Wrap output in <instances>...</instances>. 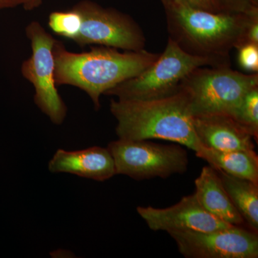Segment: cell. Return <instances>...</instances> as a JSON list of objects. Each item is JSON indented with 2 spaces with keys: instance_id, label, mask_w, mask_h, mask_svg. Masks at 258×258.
I'll list each match as a JSON object with an SVG mask.
<instances>
[{
  "instance_id": "obj_1",
  "label": "cell",
  "mask_w": 258,
  "mask_h": 258,
  "mask_svg": "<svg viewBox=\"0 0 258 258\" xmlns=\"http://www.w3.org/2000/svg\"><path fill=\"white\" fill-rule=\"evenodd\" d=\"M53 54L57 86L68 85L85 91L98 111L102 95L143 72L160 53L145 49L120 52L118 49L105 46L77 53L68 50L62 42L56 40Z\"/></svg>"
},
{
  "instance_id": "obj_2",
  "label": "cell",
  "mask_w": 258,
  "mask_h": 258,
  "mask_svg": "<svg viewBox=\"0 0 258 258\" xmlns=\"http://www.w3.org/2000/svg\"><path fill=\"white\" fill-rule=\"evenodd\" d=\"M171 40L191 55L230 66L231 50L245 43L252 14L196 9L172 0L164 6Z\"/></svg>"
},
{
  "instance_id": "obj_3",
  "label": "cell",
  "mask_w": 258,
  "mask_h": 258,
  "mask_svg": "<svg viewBox=\"0 0 258 258\" xmlns=\"http://www.w3.org/2000/svg\"><path fill=\"white\" fill-rule=\"evenodd\" d=\"M110 111L117 121L118 139L168 141L195 153L202 147L188 97L179 88L174 94L157 99H113Z\"/></svg>"
},
{
  "instance_id": "obj_4",
  "label": "cell",
  "mask_w": 258,
  "mask_h": 258,
  "mask_svg": "<svg viewBox=\"0 0 258 258\" xmlns=\"http://www.w3.org/2000/svg\"><path fill=\"white\" fill-rule=\"evenodd\" d=\"M258 87V74H244L230 66L194 70L179 85L195 115H234L246 93Z\"/></svg>"
},
{
  "instance_id": "obj_5",
  "label": "cell",
  "mask_w": 258,
  "mask_h": 258,
  "mask_svg": "<svg viewBox=\"0 0 258 258\" xmlns=\"http://www.w3.org/2000/svg\"><path fill=\"white\" fill-rule=\"evenodd\" d=\"M205 66H225L208 57L191 55L170 37L164 52L143 72L117 85L106 93L118 99L152 100L174 94L194 70Z\"/></svg>"
},
{
  "instance_id": "obj_6",
  "label": "cell",
  "mask_w": 258,
  "mask_h": 258,
  "mask_svg": "<svg viewBox=\"0 0 258 258\" xmlns=\"http://www.w3.org/2000/svg\"><path fill=\"white\" fill-rule=\"evenodd\" d=\"M107 148L114 160L116 175L138 181L184 174L189 165L187 152L179 144L118 139L110 142Z\"/></svg>"
},
{
  "instance_id": "obj_7",
  "label": "cell",
  "mask_w": 258,
  "mask_h": 258,
  "mask_svg": "<svg viewBox=\"0 0 258 258\" xmlns=\"http://www.w3.org/2000/svg\"><path fill=\"white\" fill-rule=\"evenodd\" d=\"M25 33L31 44L32 54L23 61L22 74L33 86L34 102L39 109L54 124H62L68 108L55 81L53 48L57 40L37 21L29 23Z\"/></svg>"
},
{
  "instance_id": "obj_8",
  "label": "cell",
  "mask_w": 258,
  "mask_h": 258,
  "mask_svg": "<svg viewBox=\"0 0 258 258\" xmlns=\"http://www.w3.org/2000/svg\"><path fill=\"white\" fill-rule=\"evenodd\" d=\"M74 9L82 19L81 30L74 41L80 46L98 45L125 51L144 50V32L128 15L91 1L81 2Z\"/></svg>"
},
{
  "instance_id": "obj_9",
  "label": "cell",
  "mask_w": 258,
  "mask_h": 258,
  "mask_svg": "<svg viewBox=\"0 0 258 258\" xmlns=\"http://www.w3.org/2000/svg\"><path fill=\"white\" fill-rule=\"evenodd\" d=\"M186 258H257V232L232 225L209 232H169Z\"/></svg>"
},
{
  "instance_id": "obj_10",
  "label": "cell",
  "mask_w": 258,
  "mask_h": 258,
  "mask_svg": "<svg viewBox=\"0 0 258 258\" xmlns=\"http://www.w3.org/2000/svg\"><path fill=\"white\" fill-rule=\"evenodd\" d=\"M142 217L150 230L172 232H209L232 226L219 220L204 209L195 193L166 208L138 207Z\"/></svg>"
},
{
  "instance_id": "obj_11",
  "label": "cell",
  "mask_w": 258,
  "mask_h": 258,
  "mask_svg": "<svg viewBox=\"0 0 258 258\" xmlns=\"http://www.w3.org/2000/svg\"><path fill=\"white\" fill-rule=\"evenodd\" d=\"M193 125L202 147L220 152L254 150L253 137L230 115H195Z\"/></svg>"
},
{
  "instance_id": "obj_12",
  "label": "cell",
  "mask_w": 258,
  "mask_h": 258,
  "mask_svg": "<svg viewBox=\"0 0 258 258\" xmlns=\"http://www.w3.org/2000/svg\"><path fill=\"white\" fill-rule=\"evenodd\" d=\"M52 173H67L105 181L115 174L114 160L108 148L91 147L77 151L57 149L48 163Z\"/></svg>"
},
{
  "instance_id": "obj_13",
  "label": "cell",
  "mask_w": 258,
  "mask_h": 258,
  "mask_svg": "<svg viewBox=\"0 0 258 258\" xmlns=\"http://www.w3.org/2000/svg\"><path fill=\"white\" fill-rule=\"evenodd\" d=\"M195 184V195L206 211L229 225H245L215 169L210 166H204Z\"/></svg>"
},
{
  "instance_id": "obj_14",
  "label": "cell",
  "mask_w": 258,
  "mask_h": 258,
  "mask_svg": "<svg viewBox=\"0 0 258 258\" xmlns=\"http://www.w3.org/2000/svg\"><path fill=\"white\" fill-rule=\"evenodd\" d=\"M195 154L216 170L258 184V157L254 150L220 152L202 147Z\"/></svg>"
},
{
  "instance_id": "obj_15",
  "label": "cell",
  "mask_w": 258,
  "mask_h": 258,
  "mask_svg": "<svg viewBox=\"0 0 258 258\" xmlns=\"http://www.w3.org/2000/svg\"><path fill=\"white\" fill-rule=\"evenodd\" d=\"M216 170V169H215ZM226 192L251 230L258 231V184L216 170Z\"/></svg>"
},
{
  "instance_id": "obj_16",
  "label": "cell",
  "mask_w": 258,
  "mask_h": 258,
  "mask_svg": "<svg viewBox=\"0 0 258 258\" xmlns=\"http://www.w3.org/2000/svg\"><path fill=\"white\" fill-rule=\"evenodd\" d=\"M232 117L253 137L257 143L258 87L252 88L246 93Z\"/></svg>"
},
{
  "instance_id": "obj_17",
  "label": "cell",
  "mask_w": 258,
  "mask_h": 258,
  "mask_svg": "<svg viewBox=\"0 0 258 258\" xmlns=\"http://www.w3.org/2000/svg\"><path fill=\"white\" fill-rule=\"evenodd\" d=\"M82 19L73 8L69 11H55L48 18V26L56 35L74 41L81 30Z\"/></svg>"
},
{
  "instance_id": "obj_18",
  "label": "cell",
  "mask_w": 258,
  "mask_h": 258,
  "mask_svg": "<svg viewBox=\"0 0 258 258\" xmlns=\"http://www.w3.org/2000/svg\"><path fill=\"white\" fill-rule=\"evenodd\" d=\"M236 49L237 50V61L241 69L250 74H257V44L247 42Z\"/></svg>"
},
{
  "instance_id": "obj_19",
  "label": "cell",
  "mask_w": 258,
  "mask_h": 258,
  "mask_svg": "<svg viewBox=\"0 0 258 258\" xmlns=\"http://www.w3.org/2000/svg\"><path fill=\"white\" fill-rule=\"evenodd\" d=\"M222 12L252 14L258 13V6L252 0H216Z\"/></svg>"
},
{
  "instance_id": "obj_20",
  "label": "cell",
  "mask_w": 258,
  "mask_h": 258,
  "mask_svg": "<svg viewBox=\"0 0 258 258\" xmlns=\"http://www.w3.org/2000/svg\"><path fill=\"white\" fill-rule=\"evenodd\" d=\"M175 1L196 9L206 10L212 13L222 12L219 8L216 0H175Z\"/></svg>"
},
{
  "instance_id": "obj_21",
  "label": "cell",
  "mask_w": 258,
  "mask_h": 258,
  "mask_svg": "<svg viewBox=\"0 0 258 258\" xmlns=\"http://www.w3.org/2000/svg\"><path fill=\"white\" fill-rule=\"evenodd\" d=\"M247 42L258 45V16L252 19L246 30L245 43Z\"/></svg>"
},
{
  "instance_id": "obj_22",
  "label": "cell",
  "mask_w": 258,
  "mask_h": 258,
  "mask_svg": "<svg viewBox=\"0 0 258 258\" xmlns=\"http://www.w3.org/2000/svg\"><path fill=\"white\" fill-rule=\"evenodd\" d=\"M27 0H0V10L14 8L25 4Z\"/></svg>"
},
{
  "instance_id": "obj_23",
  "label": "cell",
  "mask_w": 258,
  "mask_h": 258,
  "mask_svg": "<svg viewBox=\"0 0 258 258\" xmlns=\"http://www.w3.org/2000/svg\"><path fill=\"white\" fill-rule=\"evenodd\" d=\"M42 2L43 0H27L23 5L24 9L28 11L36 9L41 5Z\"/></svg>"
},
{
  "instance_id": "obj_24",
  "label": "cell",
  "mask_w": 258,
  "mask_h": 258,
  "mask_svg": "<svg viewBox=\"0 0 258 258\" xmlns=\"http://www.w3.org/2000/svg\"><path fill=\"white\" fill-rule=\"evenodd\" d=\"M161 1L163 5H164V6H165V5L169 4L172 0H161Z\"/></svg>"
},
{
  "instance_id": "obj_25",
  "label": "cell",
  "mask_w": 258,
  "mask_h": 258,
  "mask_svg": "<svg viewBox=\"0 0 258 258\" xmlns=\"http://www.w3.org/2000/svg\"><path fill=\"white\" fill-rule=\"evenodd\" d=\"M252 2H253L254 5L258 6V0H252Z\"/></svg>"
}]
</instances>
